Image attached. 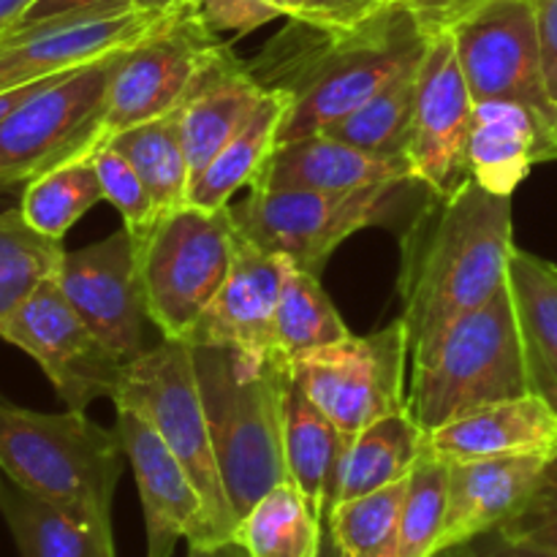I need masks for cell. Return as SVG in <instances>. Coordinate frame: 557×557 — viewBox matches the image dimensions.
Segmentation results:
<instances>
[{"label": "cell", "instance_id": "obj_1", "mask_svg": "<svg viewBox=\"0 0 557 557\" xmlns=\"http://www.w3.org/2000/svg\"><path fill=\"white\" fill-rule=\"evenodd\" d=\"M515 248L511 196L490 194L476 180H466L446 199L430 194L403 239L400 319L411 362L506 286Z\"/></svg>", "mask_w": 557, "mask_h": 557}, {"label": "cell", "instance_id": "obj_2", "mask_svg": "<svg viewBox=\"0 0 557 557\" xmlns=\"http://www.w3.org/2000/svg\"><path fill=\"white\" fill-rule=\"evenodd\" d=\"M430 38L406 5H386L351 30L288 20L248 63L264 90H286L292 109L277 145L321 134L406 71L419 69Z\"/></svg>", "mask_w": 557, "mask_h": 557}, {"label": "cell", "instance_id": "obj_3", "mask_svg": "<svg viewBox=\"0 0 557 557\" xmlns=\"http://www.w3.org/2000/svg\"><path fill=\"white\" fill-rule=\"evenodd\" d=\"M223 487L237 522L288 482L286 395L292 364L281 354L253 362L232 348L190 346Z\"/></svg>", "mask_w": 557, "mask_h": 557}, {"label": "cell", "instance_id": "obj_4", "mask_svg": "<svg viewBox=\"0 0 557 557\" xmlns=\"http://www.w3.org/2000/svg\"><path fill=\"white\" fill-rule=\"evenodd\" d=\"M125 460L117 430L85 411L41 413L0 397V471L74 520L112 531Z\"/></svg>", "mask_w": 557, "mask_h": 557}, {"label": "cell", "instance_id": "obj_5", "mask_svg": "<svg viewBox=\"0 0 557 557\" xmlns=\"http://www.w3.org/2000/svg\"><path fill=\"white\" fill-rule=\"evenodd\" d=\"M531 395L509 281L411 362L408 413L424 435L476 408Z\"/></svg>", "mask_w": 557, "mask_h": 557}, {"label": "cell", "instance_id": "obj_6", "mask_svg": "<svg viewBox=\"0 0 557 557\" xmlns=\"http://www.w3.org/2000/svg\"><path fill=\"white\" fill-rule=\"evenodd\" d=\"M112 403L114 408L139 413L161 435L201 495L212 542H232L237 515L223 487L194 348L183 341H163L161 346L145 348L128 362Z\"/></svg>", "mask_w": 557, "mask_h": 557}, {"label": "cell", "instance_id": "obj_7", "mask_svg": "<svg viewBox=\"0 0 557 557\" xmlns=\"http://www.w3.org/2000/svg\"><path fill=\"white\" fill-rule=\"evenodd\" d=\"M422 183L373 185L351 194L319 190L248 188V196L228 205L234 226L248 243L321 275L330 256L368 226H386L413 199Z\"/></svg>", "mask_w": 557, "mask_h": 557}, {"label": "cell", "instance_id": "obj_8", "mask_svg": "<svg viewBox=\"0 0 557 557\" xmlns=\"http://www.w3.org/2000/svg\"><path fill=\"white\" fill-rule=\"evenodd\" d=\"M239 232L228 207L185 205L158 223L136 253L145 283L147 315L163 341H185L226 283Z\"/></svg>", "mask_w": 557, "mask_h": 557}, {"label": "cell", "instance_id": "obj_9", "mask_svg": "<svg viewBox=\"0 0 557 557\" xmlns=\"http://www.w3.org/2000/svg\"><path fill=\"white\" fill-rule=\"evenodd\" d=\"M120 52L54 76L0 120V188H22L103 145L107 90Z\"/></svg>", "mask_w": 557, "mask_h": 557}, {"label": "cell", "instance_id": "obj_10", "mask_svg": "<svg viewBox=\"0 0 557 557\" xmlns=\"http://www.w3.org/2000/svg\"><path fill=\"white\" fill-rule=\"evenodd\" d=\"M288 364L292 379L330 417L343 438L408 408L411 341L403 319L370 335H348Z\"/></svg>", "mask_w": 557, "mask_h": 557}, {"label": "cell", "instance_id": "obj_11", "mask_svg": "<svg viewBox=\"0 0 557 557\" xmlns=\"http://www.w3.org/2000/svg\"><path fill=\"white\" fill-rule=\"evenodd\" d=\"M228 44L183 5L117 54L107 90L103 145L112 136L183 107L205 65Z\"/></svg>", "mask_w": 557, "mask_h": 557}, {"label": "cell", "instance_id": "obj_12", "mask_svg": "<svg viewBox=\"0 0 557 557\" xmlns=\"http://www.w3.org/2000/svg\"><path fill=\"white\" fill-rule=\"evenodd\" d=\"M0 341L36 359L69 411H85L101 397L112 400L128 368L79 319L54 275L0 326Z\"/></svg>", "mask_w": 557, "mask_h": 557}, {"label": "cell", "instance_id": "obj_13", "mask_svg": "<svg viewBox=\"0 0 557 557\" xmlns=\"http://www.w3.org/2000/svg\"><path fill=\"white\" fill-rule=\"evenodd\" d=\"M473 103L515 101L557 123L531 0H487L451 27Z\"/></svg>", "mask_w": 557, "mask_h": 557}, {"label": "cell", "instance_id": "obj_14", "mask_svg": "<svg viewBox=\"0 0 557 557\" xmlns=\"http://www.w3.org/2000/svg\"><path fill=\"white\" fill-rule=\"evenodd\" d=\"M172 14V11H169ZM169 14L136 9L134 0L58 16L0 36V92L92 63L131 47L156 30Z\"/></svg>", "mask_w": 557, "mask_h": 557}, {"label": "cell", "instance_id": "obj_15", "mask_svg": "<svg viewBox=\"0 0 557 557\" xmlns=\"http://www.w3.org/2000/svg\"><path fill=\"white\" fill-rule=\"evenodd\" d=\"M58 283L79 319L131 362L145 351L147 297L134 239L125 228L79 250H65Z\"/></svg>", "mask_w": 557, "mask_h": 557}, {"label": "cell", "instance_id": "obj_16", "mask_svg": "<svg viewBox=\"0 0 557 557\" xmlns=\"http://www.w3.org/2000/svg\"><path fill=\"white\" fill-rule=\"evenodd\" d=\"M471 114L473 98L457 60L455 38L451 33L430 38L419 69V98L406 156L413 180L441 199L471 180L466 156Z\"/></svg>", "mask_w": 557, "mask_h": 557}, {"label": "cell", "instance_id": "obj_17", "mask_svg": "<svg viewBox=\"0 0 557 557\" xmlns=\"http://www.w3.org/2000/svg\"><path fill=\"white\" fill-rule=\"evenodd\" d=\"M117 430L125 457L139 487L145 511L147 557H172L180 539L188 547H210L212 533L205 504L183 462L172 455L161 435L131 408H117Z\"/></svg>", "mask_w": 557, "mask_h": 557}, {"label": "cell", "instance_id": "obj_18", "mask_svg": "<svg viewBox=\"0 0 557 557\" xmlns=\"http://www.w3.org/2000/svg\"><path fill=\"white\" fill-rule=\"evenodd\" d=\"M283 286V256L248 243L239 234L232 272L205 310L188 346L232 348L253 362L275 357V313Z\"/></svg>", "mask_w": 557, "mask_h": 557}, {"label": "cell", "instance_id": "obj_19", "mask_svg": "<svg viewBox=\"0 0 557 557\" xmlns=\"http://www.w3.org/2000/svg\"><path fill=\"white\" fill-rule=\"evenodd\" d=\"M553 460L555 457L522 455L449 462V500L435 557L500 531L515 520L542 487Z\"/></svg>", "mask_w": 557, "mask_h": 557}, {"label": "cell", "instance_id": "obj_20", "mask_svg": "<svg viewBox=\"0 0 557 557\" xmlns=\"http://www.w3.org/2000/svg\"><path fill=\"white\" fill-rule=\"evenodd\" d=\"M403 180H413L408 156H379L321 131L277 145L253 188L351 194Z\"/></svg>", "mask_w": 557, "mask_h": 557}, {"label": "cell", "instance_id": "obj_21", "mask_svg": "<svg viewBox=\"0 0 557 557\" xmlns=\"http://www.w3.org/2000/svg\"><path fill=\"white\" fill-rule=\"evenodd\" d=\"M468 174L484 190L511 196L536 163L557 161V123L515 101L473 103Z\"/></svg>", "mask_w": 557, "mask_h": 557}, {"label": "cell", "instance_id": "obj_22", "mask_svg": "<svg viewBox=\"0 0 557 557\" xmlns=\"http://www.w3.org/2000/svg\"><path fill=\"white\" fill-rule=\"evenodd\" d=\"M424 446L446 462L490 457H557V413L539 395L476 408L424 435Z\"/></svg>", "mask_w": 557, "mask_h": 557}, {"label": "cell", "instance_id": "obj_23", "mask_svg": "<svg viewBox=\"0 0 557 557\" xmlns=\"http://www.w3.org/2000/svg\"><path fill=\"white\" fill-rule=\"evenodd\" d=\"M264 92L248 63L234 54L232 44H223L180 107V136L188 156L190 180L253 117Z\"/></svg>", "mask_w": 557, "mask_h": 557}, {"label": "cell", "instance_id": "obj_24", "mask_svg": "<svg viewBox=\"0 0 557 557\" xmlns=\"http://www.w3.org/2000/svg\"><path fill=\"white\" fill-rule=\"evenodd\" d=\"M509 292L528 384L557 413V264L515 248L509 259Z\"/></svg>", "mask_w": 557, "mask_h": 557}, {"label": "cell", "instance_id": "obj_25", "mask_svg": "<svg viewBox=\"0 0 557 557\" xmlns=\"http://www.w3.org/2000/svg\"><path fill=\"white\" fill-rule=\"evenodd\" d=\"M424 449V433L406 411L389 413L346 438L337 457L330 490V509L343 500L375 493L400 482L417 466ZM326 509V511H330Z\"/></svg>", "mask_w": 557, "mask_h": 557}, {"label": "cell", "instance_id": "obj_26", "mask_svg": "<svg viewBox=\"0 0 557 557\" xmlns=\"http://www.w3.org/2000/svg\"><path fill=\"white\" fill-rule=\"evenodd\" d=\"M292 109L286 90H267L253 117L215 152L210 163L190 180L188 205L221 210L232 205L239 188H253L261 169L277 147V134Z\"/></svg>", "mask_w": 557, "mask_h": 557}, {"label": "cell", "instance_id": "obj_27", "mask_svg": "<svg viewBox=\"0 0 557 557\" xmlns=\"http://www.w3.org/2000/svg\"><path fill=\"white\" fill-rule=\"evenodd\" d=\"M283 411H286L283 433H286L288 482L302 493L315 517L326 522L332 476L346 438L292 375L283 395Z\"/></svg>", "mask_w": 557, "mask_h": 557}, {"label": "cell", "instance_id": "obj_28", "mask_svg": "<svg viewBox=\"0 0 557 557\" xmlns=\"http://www.w3.org/2000/svg\"><path fill=\"white\" fill-rule=\"evenodd\" d=\"M0 515L20 557H117L112 531L74 520L14 482L0 487Z\"/></svg>", "mask_w": 557, "mask_h": 557}, {"label": "cell", "instance_id": "obj_29", "mask_svg": "<svg viewBox=\"0 0 557 557\" xmlns=\"http://www.w3.org/2000/svg\"><path fill=\"white\" fill-rule=\"evenodd\" d=\"M324 522L292 482L264 495L234 531V544L248 557H321Z\"/></svg>", "mask_w": 557, "mask_h": 557}, {"label": "cell", "instance_id": "obj_30", "mask_svg": "<svg viewBox=\"0 0 557 557\" xmlns=\"http://www.w3.org/2000/svg\"><path fill=\"white\" fill-rule=\"evenodd\" d=\"M109 145L117 147L139 172L161 221L188 205L190 166L180 136V109L112 136Z\"/></svg>", "mask_w": 557, "mask_h": 557}, {"label": "cell", "instance_id": "obj_31", "mask_svg": "<svg viewBox=\"0 0 557 557\" xmlns=\"http://www.w3.org/2000/svg\"><path fill=\"white\" fill-rule=\"evenodd\" d=\"M351 330L332 305L319 275L283 259V286L275 313V354L294 362L315 348L346 341Z\"/></svg>", "mask_w": 557, "mask_h": 557}, {"label": "cell", "instance_id": "obj_32", "mask_svg": "<svg viewBox=\"0 0 557 557\" xmlns=\"http://www.w3.org/2000/svg\"><path fill=\"white\" fill-rule=\"evenodd\" d=\"M92 156L96 152H87L22 185V215L44 237L63 239L69 228L103 199Z\"/></svg>", "mask_w": 557, "mask_h": 557}, {"label": "cell", "instance_id": "obj_33", "mask_svg": "<svg viewBox=\"0 0 557 557\" xmlns=\"http://www.w3.org/2000/svg\"><path fill=\"white\" fill-rule=\"evenodd\" d=\"M411 476V473H408ZM408 476L326 511V533L341 557H397Z\"/></svg>", "mask_w": 557, "mask_h": 557}, {"label": "cell", "instance_id": "obj_34", "mask_svg": "<svg viewBox=\"0 0 557 557\" xmlns=\"http://www.w3.org/2000/svg\"><path fill=\"white\" fill-rule=\"evenodd\" d=\"M419 69L392 79L362 107L332 123L324 134L379 156H406L419 98Z\"/></svg>", "mask_w": 557, "mask_h": 557}, {"label": "cell", "instance_id": "obj_35", "mask_svg": "<svg viewBox=\"0 0 557 557\" xmlns=\"http://www.w3.org/2000/svg\"><path fill=\"white\" fill-rule=\"evenodd\" d=\"M63 256V239L36 232L20 207L0 212V326L47 277L58 275Z\"/></svg>", "mask_w": 557, "mask_h": 557}, {"label": "cell", "instance_id": "obj_36", "mask_svg": "<svg viewBox=\"0 0 557 557\" xmlns=\"http://www.w3.org/2000/svg\"><path fill=\"white\" fill-rule=\"evenodd\" d=\"M446 500H449V462L424 446L408 476L397 557H435V544L446 520Z\"/></svg>", "mask_w": 557, "mask_h": 557}, {"label": "cell", "instance_id": "obj_37", "mask_svg": "<svg viewBox=\"0 0 557 557\" xmlns=\"http://www.w3.org/2000/svg\"><path fill=\"white\" fill-rule=\"evenodd\" d=\"M92 158H96V172L98 180H101L103 199L120 212L125 223L123 228L131 234L136 253H139L150 243L152 234H156L158 223H161L150 190L145 188L139 172L131 166L128 158L117 147L109 145V141L98 147Z\"/></svg>", "mask_w": 557, "mask_h": 557}, {"label": "cell", "instance_id": "obj_38", "mask_svg": "<svg viewBox=\"0 0 557 557\" xmlns=\"http://www.w3.org/2000/svg\"><path fill=\"white\" fill-rule=\"evenodd\" d=\"M500 536L522 547L542 549L557 555V457L549 462L542 487L531 498V504L511 522L500 528Z\"/></svg>", "mask_w": 557, "mask_h": 557}, {"label": "cell", "instance_id": "obj_39", "mask_svg": "<svg viewBox=\"0 0 557 557\" xmlns=\"http://www.w3.org/2000/svg\"><path fill=\"white\" fill-rule=\"evenodd\" d=\"M188 9L218 36H248L267 22L277 20L270 0H190Z\"/></svg>", "mask_w": 557, "mask_h": 557}, {"label": "cell", "instance_id": "obj_40", "mask_svg": "<svg viewBox=\"0 0 557 557\" xmlns=\"http://www.w3.org/2000/svg\"><path fill=\"white\" fill-rule=\"evenodd\" d=\"M384 0H308L294 20L330 30H351L384 11Z\"/></svg>", "mask_w": 557, "mask_h": 557}, {"label": "cell", "instance_id": "obj_41", "mask_svg": "<svg viewBox=\"0 0 557 557\" xmlns=\"http://www.w3.org/2000/svg\"><path fill=\"white\" fill-rule=\"evenodd\" d=\"M487 0H403V5L411 11L428 38L451 33L457 22L466 20L471 11H476Z\"/></svg>", "mask_w": 557, "mask_h": 557}, {"label": "cell", "instance_id": "obj_42", "mask_svg": "<svg viewBox=\"0 0 557 557\" xmlns=\"http://www.w3.org/2000/svg\"><path fill=\"white\" fill-rule=\"evenodd\" d=\"M536 14L539 47H542V65L547 90L557 103V0H531Z\"/></svg>", "mask_w": 557, "mask_h": 557}, {"label": "cell", "instance_id": "obj_43", "mask_svg": "<svg viewBox=\"0 0 557 557\" xmlns=\"http://www.w3.org/2000/svg\"><path fill=\"white\" fill-rule=\"evenodd\" d=\"M109 3H117V0H33V3L27 5L25 14H22L20 20L9 27V30H25V27L41 25V22H49V20H58V16L101 9V5H109Z\"/></svg>", "mask_w": 557, "mask_h": 557}, {"label": "cell", "instance_id": "obj_44", "mask_svg": "<svg viewBox=\"0 0 557 557\" xmlns=\"http://www.w3.org/2000/svg\"><path fill=\"white\" fill-rule=\"evenodd\" d=\"M441 557H557L549 553H542V549L522 547V544L509 542V539L500 536L498 531L487 533V536H479L473 542L462 544V547L451 549V553Z\"/></svg>", "mask_w": 557, "mask_h": 557}, {"label": "cell", "instance_id": "obj_45", "mask_svg": "<svg viewBox=\"0 0 557 557\" xmlns=\"http://www.w3.org/2000/svg\"><path fill=\"white\" fill-rule=\"evenodd\" d=\"M33 0H0V36L20 20Z\"/></svg>", "mask_w": 557, "mask_h": 557}, {"label": "cell", "instance_id": "obj_46", "mask_svg": "<svg viewBox=\"0 0 557 557\" xmlns=\"http://www.w3.org/2000/svg\"><path fill=\"white\" fill-rule=\"evenodd\" d=\"M185 557H248L243 553V547L234 542L226 544H210V547H190Z\"/></svg>", "mask_w": 557, "mask_h": 557}, {"label": "cell", "instance_id": "obj_47", "mask_svg": "<svg viewBox=\"0 0 557 557\" xmlns=\"http://www.w3.org/2000/svg\"><path fill=\"white\" fill-rule=\"evenodd\" d=\"M190 0H134L136 9L145 11H161V14H169V11H177L183 5H188Z\"/></svg>", "mask_w": 557, "mask_h": 557}, {"label": "cell", "instance_id": "obj_48", "mask_svg": "<svg viewBox=\"0 0 557 557\" xmlns=\"http://www.w3.org/2000/svg\"><path fill=\"white\" fill-rule=\"evenodd\" d=\"M270 3L275 5L277 14L286 16V20H294V16L305 9V3H308V0H270Z\"/></svg>", "mask_w": 557, "mask_h": 557}, {"label": "cell", "instance_id": "obj_49", "mask_svg": "<svg viewBox=\"0 0 557 557\" xmlns=\"http://www.w3.org/2000/svg\"><path fill=\"white\" fill-rule=\"evenodd\" d=\"M22 188H0V212L20 207Z\"/></svg>", "mask_w": 557, "mask_h": 557}, {"label": "cell", "instance_id": "obj_50", "mask_svg": "<svg viewBox=\"0 0 557 557\" xmlns=\"http://www.w3.org/2000/svg\"><path fill=\"white\" fill-rule=\"evenodd\" d=\"M321 557H341V555H337L335 544H332L330 533H324V547H321Z\"/></svg>", "mask_w": 557, "mask_h": 557}, {"label": "cell", "instance_id": "obj_51", "mask_svg": "<svg viewBox=\"0 0 557 557\" xmlns=\"http://www.w3.org/2000/svg\"><path fill=\"white\" fill-rule=\"evenodd\" d=\"M384 3H386V5H400L403 0H384Z\"/></svg>", "mask_w": 557, "mask_h": 557}, {"label": "cell", "instance_id": "obj_52", "mask_svg": "<svg viewBox=\"0 0 557 557\" xmlns=\"http://www.w3.org/2000/svg\"><path fill=\"white\" fill-rule=\"evenodd\" d=\"M0 473H3V471H0ZM0 487H3V484H0Z\"/></svg>", "mask_w": 557, "mask_h": 557}]
</instances>
